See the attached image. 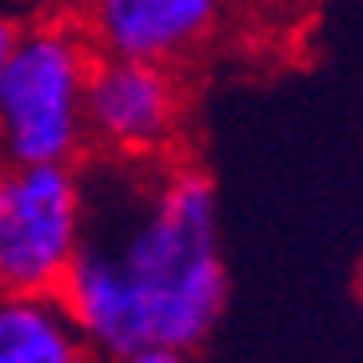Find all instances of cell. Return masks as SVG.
I'll return each mask as SVG.
<instances>
[{"instance_id": "obj_1", "label": "cell", "mask_w": 363, "mask_h": 363, "mask_svg": "<svg viewBox=\"0 0 363 363\" xmlns=\"http://www.w3.org/2000/svg\"><path fill=\"white\" fill-rule=\"evenodd\" d=\"M116 192L88 196L84 244L60 279V303L92 355L136 343L196 352L228 303L216 188L180 160H112Z\"/></svg>"}, {"instance_id": "obj_2", "label": "cell", "mask_w": 363, "mask_h": 363, "mask_svg": "<svg viewBox=\"0 0 363 363\" xmlns=\"http://www.w3.org/2000/svg\"><path fill=\"white\" fill-rule=\"evenodd\" d=\"M80 16H44L21 28L0 76V160L76 164L88 152V76L96 65Z\"/></svg>"}, {"instance_id": "obj_3", "label": "cell", "mask_w": 363, "mask_h": 363, "mask_svg": "<svg viewBox=\"0 0 363 363\" xmlns=\"http://www.w3.org/2000/svg\"><path fill=\"white\" fill-rule=\"evenodd\" d=\"M84 228L88 196L72 164L0 160V291H56Z\"/></svg>"}, {"instance_id": "obj_4", "label": "cell", "mask_w": 363, "mask_h": 363, "mask_svg": "<svg viewBox=\"0 0 363 363\" xmlns=\"http://www.w3.org/2000/svg\"><path fill=\"white\" fill-rule=\"evenodd\" d=\"M188 88L180 68L96 56L88 76V144L108 160H168L184 136Z\"/></svg>"}, {"instance_id": "obj_5", "label": "cell", "mask_w": 363, "mask_h": 363, "mask_svg": "<svg viewBox=\"0 0 363 363\" xmlns=\"http://www.w3.org/2000/svg\"><path fill=\"white\" fill-rule=\"evenodd\" d=\"M100 56L180 68L224 24V0H92L76 12Z\"/></svg>"}, {"instance_id": "obj_6", "label": "cell", "mask_w": 363, "mask_h": 363, "mask_svg": "<svg viewBox=\"0 0 363 363\" xmlns=\"http://www.w3.org/2000/svg\"><path fill=\"white\" fill-rule=\"evenodd\" d=\"M56 291H0V363H92Z\"/></svg>"}, {"instance_id": "obj_7", "label": "cell", "mask_w": 363, "mask_h": 363, "mask_svg": "<svg viewBox=\"0 0 363 363\" xmlns=\"http://www.w3.org/2000/svg\"><path fill=\"white\" fill-rule=\"evenodd\" d=\"M100 363H192V352L172 347V343H136L116 355H104Z\"/></svg>"}, {"instance_id": "obj_8", "label": "cell", "mask_w": 363, "mask_h": 363, "mask_svg": "<svg viewBox=\"0 0 363 363\" xmlns=\"http://www.w3.org/2000/svg\"><path fill=\"white\" fill-rule=\"evenodd\" d=\"M21 28L24 24H16L9 12H0V76H4V68H9V60H12V48L21 40Z\"/></svg>"}, {"instance_id": "obj_9", "label": "cell", "mask_w": 363, "mask_h": 363, "mask_svg": "<svg viewBox=\"0 0 363 363\" xmlns=\"http://www.w3.org/2000/svg\"><path fill=\"white\" fill-rule=\"evenodd\" d=\"M355 291H359V303H363V272H359V279H355Z\"/></svg>"}, {"instance_id": "obj_10", "label": "cell", "mask_w": 363, "mask_h": 363, "mask_svg": "<svg viewBox=\"0 0 363 363\" xmlns=\"http://www.w3.org/2000/svg\"><path fill=\"white\" fill-rule=\"evenodd\" d=\"M84 4H92V0H72V9H76V12L84 9Z\"/></svg>"}]
</instances>
